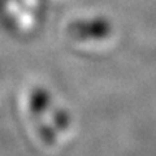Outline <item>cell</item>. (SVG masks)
I'll use <instances>...</instances> for the list:
<instances>
[{
  "label": "cell",
  "instance_id": "1",
  "mask_svg": "<svg viewBox=\"0 0 156 156\" xmlns=\"http://www.w3.org/2000/svg\"><path fill=\"white\" fill-rule=\"evenodd\" d=\"M68 31L78 39H103L112 33V25L105 17H91L72 22Z\"/></svg>",
  "mask_w": 156,
  "mask_h": 156
},
{
  "label": "cell",
  "instance_id": "2",
  "mask_svg": "<svg viewBox=\"0 0 156 156\" xmlns=\"http://www.w3.org/2000/svg\"><path fill=\"white\" fill-rule=\"evenodd\" d=\"M48 103V95L46 91L43 90H37L33 95V100H31V108L33 111L38 113L41 111H44Z\"/></svg>",
  "mask_w": 156,
  "mask_h": 156
}]
</instances>
